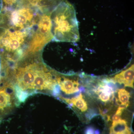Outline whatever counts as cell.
<instances>
[{
    "instance_id": "9a60e30c",
    "label": "cell",
    "mask_w": 134,
    "mask_h": 134,
    "mask_svg": "<svg viewBox=\"0 0 134 134\" xmlns=\"http://www.w3.org/2000/svg\"><path fill=\"white\" fill-rule=\"evenodd\" d=\"M3 1L8 7H12L13 5L16 3L17 0H3Z\"/></svg>"
},
{
    "instance_id": "8fae6325",
    "label": "cell",
    "mask_w": 134,
    "mask_h": 134,
    "mask_svg": "<svg viewBox=\"0 0 134 134\" xmlns=\"http://www.w3.org/2000/svg\"><path fill=\"white\" fill-rule=\"evenodd\" d=\"M98 94L100 100L104 102H108L109 100H111V97L105 92H98Z\"/></svg>"
},
{
    "instance_id": "52a82bcc",
    "label": "cell",
    "mask_w": 134,
    "mask_h": 134,
    "mask_svg": "<svg viewBox=\"0 0 134 134\" xmlns=\"http://www.w3.org/2000/svg\"><path fill=\"white\" fill-rule=\"evenodd\" d=\"M118 95L119 99H116V102L118 104L119 102L121 106H123L127 108L129 104L130 93L125 89H120L118 90Z\"/></svg>"
},
{
    "instance_id": "277c9868",
    "label": "cell",
    "mask_w": 134,
    "mask_h": 134,
    "mask_svg": "<svg viewBox=\"0 0 134 134\" xmlns=\"http://www.w3.org/2000/svg\"><path fill=\"white\" fill-rule=\"evenodd\" d=\"M56 82L61 90L67 94H73L79 91L78 81H74L64 77H56Z\"/></svg>"
},
{
    "instance_id": "5b68a950",
    "label": "cell",
    "mask_w": 134,
    "mask_h": 134,
    "mask_svg": "<svg viewBox=\"0 0 134 134\" xmlns=\"http://www.w3.org/2000/svg\"><path fill=\"white\" fill-rule=\"evenodd\" d=\"M69 104L72 103L74 106L79 109L82 112L85 111L88 109V106L86 101L83 98L81 93L77 94L74 97L69 99L62 98Z\"/></svg>"
},
{
    "instance_id": "7a4b0ae2",
    "label": "cell",
    "mask_w": 134,
    "mask_h": 134,
    "mask_svg": "<svg viewBox=\"0 0 134 134\" xmlns=\"http://www.w3.org/2000/svg\"><path fill=\"white\" fill-rule=\"evenodd\" d=\"M51 12H43L41 14L30 44L28 55H32L40 51L53 38Z\"/></svg>"
},
{
    "instance_id": "2e32d148",
    "label": "cell",
    "mask_w": 134,
    "mask_h": 134,
    "mask_svg": "<svg viewBox=\"0 0 134 134\" xmlns=\"http://www.w3.org/2000/svg\"><path fill=\"white\" fill-rule=\"evenodd\" d=\"M79 90L80 92H85V88L83 86H81L79 87Z\"/></svg>"
},
{
    "instance_id": "3957f363",
    "label": "cell",
    "mask_w": 134,
    "mask_h": 134,
    "mask_svg": "<svg viewBox=\"0 0 134 134\" xmlns=\"http://www.w3.org/2000/svg\"><path fill=\"white\" fill-rule=\"evenodd\" d=\"M134 66L132 65L126 69L115 75L113 79L116 83L125 86L134 88Z\"/></svg>"
},
{
    "instance_id": "7c38bea8",
    "label": "cell",
    "mask_w": 134,
    "mask_h": 134,
    "mask_svg": "<svg viewBox=\"0 0 134 134\" xmlns=\"http://www.w3.org/2000/svg\"><path fill=\"white\" fill-rule=\"evenodd\" d=\"M60 88L59 85L56 84L52 90L53 95L55 97L59 96L60 92Z\"/></svg>"
},
{
    "instance_id": "e0dca14e",
    "label": "cell",
    "mask_w": 134,
    "mask_h": 134,
    "mask_svg": "<svg viewBox=\"0 0 134 134\" xmlns=\"http://www.w3.org/2000/svg\"><path fill=\"white\" fill-rule=\"evenodd\" d=\"M121 134H132V133H131L130 129H128L126 132H125V133H121Z\"/></svg>"
},
{
    "instance_id": "30bf717a",
    "label": "cell",
    "mask_w": 134,
    "mask_h": 134,
    "mask_svg": "<svg viewBox=\"0 0 134 134\" xmlns=\"http://www.w3.org/2000/svg\"><path fill=\"white\" fill-rule=\"evenodd\" d=\"M126 107L123 106H120L117 109L116 112L115 114L113 116L112 120L113 122H115V121H118L121 119V114H122V112L125 110Z\"/></svg>"
},
{
    "instance_id": "9c48e42d",
    "label": "cell",
    "mask_w": 134,
    "mask_h": 134,
    "mask_svg": "<svg viewBox=\"0 0 134 134\" xmlns=\"http://www.w3.org/2000/svg\"><path fill=\"white\" fill-rule=\"evenodd\" d=\"M15 95L16 98L18 99V102L24 103L29 96L30 93L28 91L21 88L18 85H16L15 87Z\"/></svg>"
},
{
    "instance_id": "4fadbf2b",
    "label": "cell",
    "mask_w": 134,
    "mask_h": 134,
    "mask_svg": "<svg viewBox=\"0 0 134 134\" xmlns=\"http://www.w3.org/2000/svg\"><path fill=\"white\" fill-rule=\"evenodd\" d=\"M97 113L95 112V111L93 110H90V111L86 114V117L87 119L89 120H91L92 118L97 115Z\"/></svg>"
},
{
    "instance_id": "ba28073f",
    "label": "cell",
    "mask_w": 134,
    "mask_h": 134,
    "mask_svg": "<svg viewBox=\"0 0 134 134\" xmlns=\"http://www.w3.org/2000/svg\"><path fill=\"white\" fill-rule=\"evenodd\" d=\"M11 104V97L5 89L0 90V111L9 107Z\"/></svg>"
},
{
    "instance_id": "5bb4252c",
    "label": "cell",
    "mask_w": 134,
    "mask_h": 134,
    "mask_svg": "<svg viewBox=\"0 0 134 134\" xmlns=\"http://www.w3.org/2000/svg\"><path fill=\"white\" fill-rule=\"evenodd\" d=\"M95 129L92 126H88L85 129V134H95Z\"/></svg>"
},
{
    "instance_id": "8992f818",
    "label": "cell",
    "mask_w": 134,
    "mask_h": 134,
    "mask_svg": "<svg viewBox=\"0 0 134 134\" xmlns=\"http://www.w3.org/2000/svg\"><path fill=\"white\" fill-rule=\"evenodd\" d=\"M129 129L126 120L121 119L118 121L113 122L110 131L121 134L125 133Z\"/></svg>"
},
{
    "instance_id": "d6986e66",
    "label": "cell",
    "mask_w": 134,
    "mask_h": 134,
    "mask_svg": "<svg viewBox=\"0 0 134 134\" xmlns=\"http://www.w3.org/2000/svg\"><path fill=\"white\" fill-rule=\"evenodd\" d=\"M110 134H121L120 133H117L115 132H113L112 131H110Z\"/></svg>"
},
{
    "instance_id": "ac0fdd59",
    "label": "cell",
    "mask_w": 134,
    "mask_h": 134,
    "mask_svg": "<svg viewBox=\"0 0 134 134\" xmlns=\"http://www.w3.org/2000/svg\"><path fill=\"white\" fill-rule=\"evenodd\" d=\"M94 133L95 134H100V131L99 130H95Z\"/></svg>"
},
{
    "instance_id": "6da1fadb",
    "label": "cell",
    "mask_w": 134,
    "mask_h": 134,
    "mask_svg": "<svg viewBox=\"0 0 134 134\" xmlns=\"http://www.w3.org/2000/svg\"><path fill=\"white\" fill-rule=\"evenodd\" d=\"M52 24L53 41L75 43L80 37L78 23L74 6L62 2L51 12Z\"/></svg>"
}]
</instances>
